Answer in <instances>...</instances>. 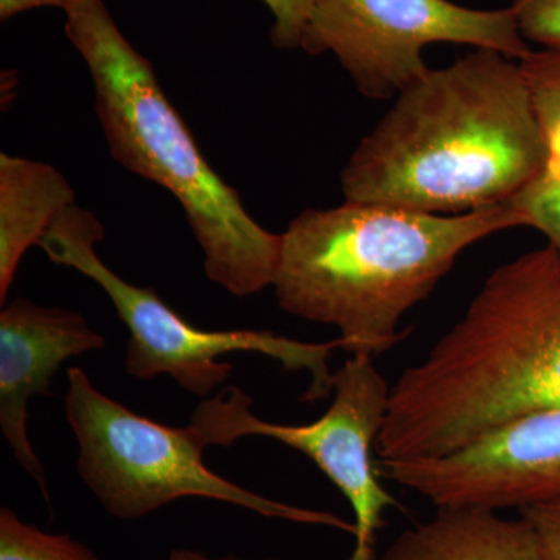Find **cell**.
Instances as JSON below:
<instances>
[{
	"mask_svg": "<svg viewBox=\"0 0 560 560\" xmlns=\"http://www.w3.org/2000/svg\"><path fill=\"white\" fill-rule=\"evenodd\" d=\"M357 147L346 201L459 215L506 205L550 164L521 61L475 49L430 69Z\"/></svg>",
	"mask_w": 560,
	"mask_h": 560,
	"instance_id": "6da1fadb",
	"label": "cell"
},
{
	"mask_svg": "<svg viewBox=\"0 0 560 560\" xmlns=\"http://www.w3.org/2000/svg\"><path fill=\"white\" fill-rule=\"evenodd\" d=\"M560 408V253L490 272L463 318L390 386L381 460L460 451L523 416Z\"/></svg>",
	"mask_w": 560,
	"mask_h": 560,
	"instance_id": "7a4b0ae2",
	"label": "cell"
},
{
	"mask_svg": "<svg viewBox=\"0 0 560 560\" xmlns=\"http://www.w3.org/2000/svg\"><path fill=\"white\" fill-rule=\"evenodd\" d=\"M523 226L510 202L433 215L346 201L305 209L280 234L279 307L335 327L352 355L375 359L405 340V313L436 289L463 250Z\"/></svg>",
	"mask_w": 560,
	"mask_h": 560,
	"instance_id": "3957f363",
	"label": "cell"
},
{
	"mask_svg": "<svg viewBox=\"0 0 560 560\" xmlns=\"http://www.w3.org/2000/svg\"><path fill=\"white\" fill-rule=\"evenodd\" d=\"M65 31L90 69L110 154L178 200L205 254L206 276L235 296L272 287L280 235L264 230L210 167L153 66L125 38L103 0L66 10Z\"/></svg>",
	"mask_w": 560,
	"mask_h": 560,
	"instance_id": "277c9868",
	"label": "cell"
},
{
	"mask_svg": "<svg viewBox=\"0 0 560 560\" xmlns=\"http://www.w3.org/2000/svg\"><path fill=\"white\" fill-rule=\"evenodd\" d=\"M66 419L79 442V474L102 506L120 521H136L173 501L200 497L245 508L268 518L330 526L355 534V525L330 512L302 510L265 499L208 469V441L195 425L173 429L136 415L72 368Z\"/></svg>",
	"mask_w": 560,
	"mask_h": 560,
	"instance_id": "5b68a950",
	"label": "cell"
},
{
	"mask_svg": "<svg viewBox=\"0 0 560 560\" xmlns=\"http://www.w3.org/2000/svg\"><path fill=\"white\" fill-rule=\"evenodd\" d=\"M105 230L90 210L75 205L62 210L39 242L54 264L72 268L97 282L124 320L128 340L125 368L139 381L167 375L180 388L198 397L209 396L232 374L228 353H261L280 361L285 370H307L311 389L304 400L329 396L334 374L327 360L345 348L341 338L329 342H302L267 330H202L173 311L153 289H142L121 279L98 257L97 243Z\"/></svg>",
	"mask_w": 560,
	"mask_h": 560,
	"instance_id": "8992f818",
	"label": "cell"
},
{
	"mask_svg": "<svg viewBox=\"0 0 560 560\" xmlns=\"http://www.w3.org/2000/svg\"><path fill=\"white\" fill-rule=\"evenodd\" d=\"M334 400L318 420L282 425L250 412L249 397L230 386L201 401L191 415L209 445L230 447L246 436H265L304 453L349 501L355 515V548L348 560H378L375 544L385 512L397 500L383 488L378 460L372 455L388 416L390 386L374 359L352 355L331 382Z\"/></svg>",
	"mask_w": 560,
	"mask_h": 560,
	"instance_id": "52a82bcc",
	"label": "cell"
},
{
	"mask_svg": "<svg viewBox=\"0 0 560 560\" xmlns=\"http://www.w3.org/2000/svg\"><path fill=\"white\" fill-rule=\"evenodd\" d=\"M434 43L528 57L514 10H475L451 0H316L301 49L330 51L371 101L397 97L429 68L422 51Z\"/></svg>",
	"mask_w": 560,
	"mask_h": 560,
	"instance_id": "ba28073f",
	"label": "cell"
},
{
	"mask_svg": "<svg viewBox=\"0 0 560 560\" xmlns=\"http://www.w3.org/2000/svg\"><path fill=\"white\" fill-rule=\"evenodd\" d=\"M378 470L436 508L560 503V408L512 420L447 455L378 460Z\"/></svg>",
	"mask_w": 560,
	"mask_h": 560,
	"instance_id": "9c48e42d",
	"label": "cell"
},
{
	"mask_svg": "<svg viewBox=\"0 0 560 560\" xmlns=\"http://www.w3.org/2000/svg\"><path fill=\"white\" fill-rule=\"evenodd\" d=\"M106 346L80 313L18 298L0 313V429L22 469L49 503L46 471L28 438V404L49 396L62 364Z\"/></svg>",
	"mask_w": 560,
	"mask_h": 560,
	"instance_id": "30bf717a",
	"label": "cell"
},
{
	"mask_svg": "<svg viewBox=\"0 0 560 560\" xmlns=\"http://www.w3.org/2000/svg\"><path fill=\"white\" fill-rule=\"evenodd\" d=\"M378 560H548L525 517L486 508H438L430 521L405 529Z\"/></svg>",
	"mask_w": 560,
	"mask_h": 560,
	"instance_id": "8fae6325",
	"label": "cell"
},
{
	"mask_svg": "<svg viewBox=\"0 0 560 560\" xmlns=\"http://www.w3.org/2000/svg\"><path fill=\"white\" fill-rule=\"evenodd\" d=\"M75 191L57 168L44 162L0 154V302L7 296L22 257L39 245Z\"/></svg>",
	"mask_w": 560,
	"mask_h": 560,
	"instance_id": "7c38bea8",
	"label": "cell"
},
{
	"mask_svg": "<svg viewBox=\"0 0 560 560\" xmlns=\"http://www.w3.org/2000/svg\"><path fill=\"white\" fill-rule=\"evenodd\" d=\"M0 560H98L68 534H49L25 523L9 508L0 511Z\"/></svg>",
	"mask_w": 560,
	"mask_h": 560,
	"instance_id": "4fadbf2b",
	"label": "cell"
},
{
	"mask_svg": "<svg viewBox=\"0 0 560 560\" xmlns=\"http://www.w3.org/2000/svg\"><path fill=\"white\" fill-rule=\"evenodd\" d=\"M521 66L550 150L548 167L560 168V51L533 50Z\"/></svg>",
	"mask_w": 560,
	"mask_h": 560,
	"instance_id": "5bb4252c",
	"label": "cell"
},
{
	"mask_svg": "<svg viewBox=\"0 0 560 560\" xmlns=\"http://www.w3.org/2000/svg\"><path fill=\"white\" fill-rule=\"evenodd\" d=\"M510 205L521 213L523 226L541 232L560 253V168L547 167Z\"/></svg>",
	"mask_w": 560,
	"mask_h": 560,
	"instance_id": "9a60e30c",
	"label": "cell"
},
{
	"mask_svg": "<svg viewBox=\"0 0 560 560\" xmlns=\"http://www.w3.org/2000/svg\"><path fill=\"white\" fill-rule=\"evenodd\" d=\"M523 38L560 51V0H511Z\"/></svg>",
	"mask_w": 560,
	"mask_h": 560,
	"instance_id": "2e32d148",
	"label": "cell"
},
{
	"mask_svg": "<svg viewBox=\"0 0 560 560\" xmlns=\"http://www.w3.org/2000/svg\"><path fill=\"white\" fill-rule=\"evenodd\" d=\"M275 16L271 40L278 49L301 47L302 33L316 0H261Z\"/></svg>",
	"mask_w": 560,
	"mask_h": 560,
	"instance_id": "e0dca14e",
	"label": "cell"
},
{
	"mask_svg": "<svg viewBox=\"0 0 560 560\" xmlns=\"http://www.w3.org/2000/svg\"><path fill=\"white\" fill-rule=\"evenodd\" d=\"M521 515L533 525L548 560H560V503L528 508Z\"/></svg>",
	"mask_w": 560,
	"mask_h": 560,
	"instance_id": "ac0fdd59",
	"label": "cell"
},
{
	"mask_svg": "<svg viewBox=\"0 0 560 560\" xmlns=\"http://www.w3.org/2000/svg\"><path fill=\"white\" fill-rule=\"evenodd\" d=\"M80 0H0V21L7 22L25 11L43 9V7H58L69 10Z\"/></svg>",
	"mask_w": 560,
	"mask_h": 560,
	"instance_id": "d6986e66",
	"label": "cell"
}]
</instances>
